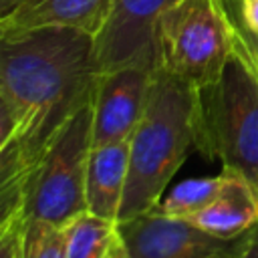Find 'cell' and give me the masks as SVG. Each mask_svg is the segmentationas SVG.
I'll return each mask as SVG.
<instances>
[{
  "label": "cell",
  "instance_id": "obj_1",
  "mask_svg": "<svg viewBox=\"0 0 258 258\" xmlns=\"http://www.w3.org/2000/svg\"><path fill=\"white\" fill-rule=\"evenodd\" d=\"M99 77L95 36L69 26L0 34V95L16 139L38 159L52 135L87 103Z\"/></svg>",
  "mask_w": 258,
  "mask_h": 258
},
{
  "label": "cell",
  "instance_id": "obj_2",
  "mask_svg": "<svg viewBox=\"0 0 258 258\" xmlns=\"http://www.w3.org/2000/svg\"><path fill=\"white\" fill-rule=\"evenodd\" d=\"M198 151V89L155 69L145 111L129 137V171L119 218L151 212L171 177Z\"/></svg>",
  "mask_w": 258,
  "mask_h": 258
},
{
  "label": "cell",
  "instance_id": "obj_3",
  "mask_svg": "<svg viewBox=\"0 0 258 258\" xmlns=\"http://www.w3.org/2000/svg\"><path fill=\"white\" fill-rule=\"evenodd\" d=\"M198 153L242 173L258 194V71L246 32L222 75L198 89Z\"/></svg>",
  "mask_w": 258,
  "mask_h": 258
},
{
  "label": "cell",
  "instance_id": "obj_4",
  "mask_svg": "<svg viewBox=\"0 0 258 258\" xmlns=\"http://www.w3.org/2000/svg\"><path fill=\"white\" fill-rule=\"evenodd\" d=\"M244 32L232 0H175L155 20L157 69L202 89L222 75Z\"/></svg>",
  "mask_w": 258,
  "mask_h": 258
},
{
  "label": "cell",
  "instance_id": "obj_5",
  "mask_svg": "<svg viewBox=\"0 0 258 258\" xmlns=\"http://www.w3.org/2000/svg\"><path fill=\"white\" fill-rule=\"evenodd\" d=\"M93 147V109L81 107L38 155L24 216L67 226L87 212V163Z\"/></svg>",
  "mask_w": 258,
  "mask_h": 258
},
{
  "label": "cell",
  "instance_id": "obj_6",
  "mask_svg": "<svg viewBox=\"0 0 258 258\" xmlns=\"http://www.w3.org/2000/svg\"><path fill=\"white\" fill-rule=\"evenodd\" d=\"M250 232V230H248ZM248 232L238 238H220L185 218L157 210L117 222L113 258H240Z\"/></svg>",
  "mask_w": 258,
  "mask_h": 258
},
{
  "label": "cell",
  "instance_id": "obj_7",
  "mask_svg": "<svg viewBox=\"0 0 258 258\" xmlns=\"http://www.w3.org/2000/svg\"><path fill=\"white\" fill-rule=\"evenodd\" d=\"M175 0H115L105 28L95 36L99 73L139 64L157 69L153 28L157 16ZM240 6V0H232Z\"/></svg>",
  "mask_w": 258,
  "mask_h": 258
},
{
  "label": "cell",
  "instance_id": "obj_8",
  "mask_svg": "<svg viewBox=\"0 0 258 258\" xmlns=\"http://www.w3.org/2000/svg\"><path fill=\"white\" fill-rule=\"evenodd\" d=\"M153 73L139 64L99 73L91 99L93 145L129 141L145 111Z\"/></svg>",
  "mask_w": 258,
  "mask_h": 258
},
{
  "label": "cell",
  "instance_id": "obj_9",
  "mask_svg": "<svg viewBox=\"0 0 258 258\" xmlns=\"http://www.w3.org/2000/svg\"><path fill=\"white\" fill-rule=\"evenodd\" d=\"M115 0H24V4L0 22V34L44 26H69L91 36L105 28Z\"/></svg>",
  "mask_w": 258,
  "mask_h": 258
},
{
  "label": "cell",
  "instance_id": "obj_10",
  "mask_svg": "<svg viewBox=\"0 0 258 258\" xmlns=\"http://www.w3.org/2000/svg\"><path fill=\"white\" fill-rule=\"evenodd\" d=\"M222 169L226 181L218 198L185 220L214 236L238 238L258 224V194L242 173L226 167Z\"/></svg>",
  "mask_w": 258,
  "mask_h": 258
},
{
  "label": "cell",
  "instance_id": "obj_11",
  "mask_svg": "<svg viewBox=\"0 0 258 258\" xmlns=\"http://www.w3.org/2000/svg\"><path fill=\"white\" fill-rule=\"evenodd\" d=\"M129 171V141L93 145L87 163V212L117 222Z\"/></svg>",
  "mask_w": 258,
  "mask_h": 258
},
{
  "label": "cell",
  "instance_id": "obj_12",
  "mask_svg": "<svg viewBox=\"0 0 258 258\" xmlns=\"http://www.w3.org/2000/svg\"><path fill=\"white\" fill-rule=\"evenodd\" d=\"M36 159L16 135L0 149V224L24 214L30 173Z\"/></svg>",
  "mask_w": 258,
  "mask_h": 258
},
{
  "label": "cell",
  "instance_id": "obj_13",
  "mask_svg": "<svg viewBox=\"0 0 258 258\" xmlns=\"http://www.w3.org/2000/svg\"><path fill=\"white\" fill-rule=\"evenodd\" d=\"M115 244L117 222L85 212L71 222L67 258H109Z\"/></svg>",
  "mask_w": 258,
  "mask_h": 258
},
{
  "label": "cell",
  "instance_id": "obj_14",
  "mask_svg": "<svg viewBox=\"0 0 258 258\" xmlns=\"http://www.w3.org/2000/svg\"><path fill=\"white\" fill-rule=\"evenodd\" d=\"M224 181H226L224 169L212 177L185 179L177 183L165 198H161L155 210L165 216H173V218H189L198 214L200 210H204L206 206H210L218 198V194L224 187Z\"/></svg>",
  "mask_w": 258,
  "mask_h": 258
},
{
  "label": "cell",
  "instance_id": "obj_15",
  "mask_svg": "<svg viewBox=\"0 0 258 258\" xmlns=\"http://www.w3.org/2000/svg\"><path fill=\"white\" fill-rule=\"evenodd\" d=\"M69 228L36 218H26L20 240V258H67Z\"/></svg>",
  "mask_w": 258,
  "mask_h": 258
},
{
  "label": "cell",
  "instance_id": "obj_16",
  "mask_svg": "<svg viewBox=\"0 0 258 258\" xmlns=\"http://www.w3.org/2000/svg\"><path fill=\"white\" fill-rule=\"evenodd\" d=\"M24 214L0 224V258H20V240L24 228Z\"/></svg>",
  "mask_w": 258,
  "mask_h": 258
},
{
  "label": "cell",
  "instance_id": "obj_17",
  "mask_svg": "<svg viewBox=\"0 0 258 258\" xmlns=\"http://www.w3.org/2000/svg\"><path fill=\"white\" fill-rule=\"evenodd\" d=\"M14 133H16V119L12 115L10 105L0 95V145L8 143L14 137Z\"/></svg>",
  "mask_w": 258,
  "mask_h": 258
},
{
  "label": "cell",
  "instance_id": "obj_18",
  "mask_svg": "<svg viewBox=\"0 0 258 258\" xmlns=\"http://www.w3.org/2000/svg\"><path fill=\"white\" fill-rule=\"evenodd\" d=\"M240 24L246 32L258 36V0H240Z\"/></svg>",
  "mask_w": 258,
  "mask_h": 258
},
{
  "label": "cell",
  "instance_id": "obj_19",
  "mask_svg": "<svg viewBox=\"0 0 258 258\" xmlns=\"http://www.w3.org/2000/svg\"><path fill=\"white\" fill-rule=\"evenodd\" d=\"M240 258H258V224H254L248 232V242Z\"/></svg>",
  "mask_w": 258,
  "mask_h": 258
},
{
  "label": "cell",
  "instance_id": "obj_20",
  "mask_svg": "<svg viewBox=\"0 0 258 258\" xmlns=\"http://www.w3.org/2000/svg\"><path fill=\"white\" fill-rule=\"evenodd\" d=\"M22 4H24V0H0V22L4 18H8L12 12H16Z\"/></svg>",
  "mask_w": 258,
  "mask_h": 258
},
{
  "label": "cell",
  "instance_id": "obj_21",
  "mask_svg": "<svg viewBox=\"0 0 258 258\" xmlns=\"http://www.w3.org/2000/svg\"><path fill=\"white\" fill-rule=\"evenodd\" d=\"M246 38H248V46H250V52H252V60H254V67L258 71V36L246 32Z\"/></svg>",
  "mask_w": 258,
  "mask_h": 258
},
{
  "label": "cell",
  "instance_id": "obj_22",
  "mask_svg": "<svg viewBox=\"0 0 258 258\" xmlns=\"http://www.w3.org/2000/svg\"><path fill=\"white\" fill-rule=\"evenodd\" d=\"M111 254H113V252H111ZM111 254H109V258H113V256H111Z\"/></svg>",
  "mask_w": 258,
  "mask_h": 258
}]
</instances>
